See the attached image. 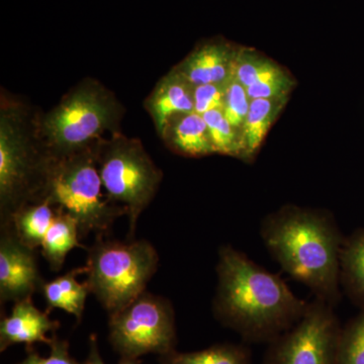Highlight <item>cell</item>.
Returning <instances> with one entry per match:
<instances>
[{
  "label": "cell",
  "instance_id": "cb8c5ba5",
  "mask_svg": "<svg viewBox=\"0 0 364 364\" xmlns=\"http://www.w3.org/2000/svg\"><path fill=\"white\" fill-rule=\"evenodd\" d=\"M251 98L247 90L232 75L228 81L226 97H225L224 112L229 123L241 132L244 122L250 107Z\"/></svg>",
  "mask_w": 364,
  "mask_h": 364
},
{
  "label": "cell",
  "instance_id": "5b68a950",
  "mask_svg": "<svg viewBox=\"0 0 364 364\" xmlns=\"http://www.w3.org/2000/svg\"><path fill=\"white\" fill-rule=\"evenodd\" d=\"M54 161L26 138L14 114L2 112L0 121V225L30 203L44 202Z\"/></svg>",
  "mask_w": 364,
  "mask_h": 364
},
{
  "label": "cell",
  "instance_id": "ffe728a7",
  "mask_svg": "<svg viewBox=\"0 0 364 364\" xmlns=\"http://www.w3.org/2000/svg\"><path fill=\"white\" fill-rule=\"evenodd\" d=\"M161 364H252L247 347L237 344H215L203 350L170 352L160 356Z\"/></svg>",
  "mask_w": 364,
  "mask_h": 364
},
{
  "label": "cell",
  "instance_id": "3957f363",
  "mask_svg": "<svg viewBox=\"0 0 364 364\" xmlns=\"http://www.w3.org/2000/svg\"><path fill=\"white\" fill-rule=\"evenodd\" d=\"M107 237H97L87 248L85 273L90 294L112 315L145 293L159 267V254L149 241Z\"/></svg>",
  "mask_w": 364,
  "mask_h": 364
},
{
  "label": "cell",
  "instance_id": "2e32d148",
  "mask_svg": "<svg viewBox=\"0 0 364 364\" xmlns=\"http://www.w3.org/2000/svg\"><path fill=\"white\" fill-rule=\"evenodd\" d=\"M85 272V267L75 268L62 277L43 284L41 291L44 296L48 310L59 309L73 315L80 322L90 289L87 282L81 284L78 282L77 277Z\"/></svg>",
  "mask_w": 364,
  "mask_h": 364
},
{
  "label": "cell",
  "instance_id": "6da1fadb",
  "mask_svg": "<svg viewBox=\"0 0 364 364\" xmlns=\"http://www.w3.org/2000/svg\"><path fill=\"white\" fill-rule=\"evenodd\" d=\"M213 313L249 342H272L303 317L309 301L233 246L219 249Z\"/></svg>",
  "mask_w": 364,
  "mask_h": 364
},
{
  "label": "cell",
  "instance_id": "5bb4252c",
  "mask_svg": "<svg viewBox=\"0 0 364 364\" xmlns=\"http://www.w3.org/2000/svg\"><path fill=\"white\" fill-rule=\"evenodd\" d=\"M162 136L167 145L179 154L200 157L215 153L207 123L195 112L173 117Z\"/></svg>",
  "mask_w": 364,
  "mask_h": 364
},
{
  "label": "cell",
  "instance_id": "52a82bcc",
  "mask_svg": "<svg viewBox=\"0 0 364 364\" xmlns=\"http://www.w3.org/2000/svg\"><path fill=\"white\" fill-rule=\"evenodd\" d=\"M109 343L121 358L138 359L176 350V312L169 299L145 293L109 315Z\"/></svg>",
  "mask_w": 364,
  "mask_h": 364
},
{
  "label": "cell",
  "instance_id": "ba28073f",
  "mask_svg": "<svg viewBox=\"0 0 364 364\" xmlns=\"http://www.w3.org/2000/svg\"><path fill=\"white\" fill-rule=\"evenodd\" d=\"M117 117V105L102 88L79 87L44 119L49 152L61 158L87 149V144L109 130Z\"/></svg>",
  "mask_w": 364,
  "mask_h": 364
},
{
  "label": "cell",
  "instance_id": "4316f807",
  "mask_svg": "<svg viewBox=\"0 0 364 364\" xmlns=\"http://www.w3.org/2000/svg\"><path fill=\"white\" fill-rule=\"evenodd\" d=\"M85 364H105L104 359L100 355L97 339L95 335H91L90 336V351H88L87 358H86Z\"/></svg>",
  "mask_w": 364,
  "mask_h": 364
},
{
  "label": "cell",
  "instance_id": "9c48e42d",
  "mask_svg": "<svg viewBox=\"0 0 364 364\" xmlns=\"http://www.w3.org/2000/svg\"><path fill=\"white\" fill-rule=\"evenodd\" d=\"M340 332L334 306L313 299L303 317L270 342L262 364H336Z\"/></svg>",
  "mask_w": 364,
  "mask_h": 364
},
{
  "label": "cell",
  "instance_id": "d4e9b609",
  "mask_svg": "<svg viewBox=\"0 0 364 364\" xmlns=\"http://www.w3.org/2000/svg\"><path fill=\"white\" fill-rule=\"evenodd\" d=\"M226 83H210L195 86V112L203 116L210 111L224 109L225 97L227 90Z\"/></svg>",
  "mask_w": 364,
  "mask_h": 364
},
{
  "label": "cell",
  "instance_id": "8992f818",
  "mask_svg": "<svg viewBox=\"0 0 364 364\" xmlns=\"http://www.w3.org/2000/svg\"><path fill=\"white\" fill-rule=\"evenodd\" d=\"M97 158L107 198L126 210L133 239L139 217L156 195L161 171L140 143L128 139H114L97 150Z\"/></svg>",
  "mask_w": 364,
  "mask_h": 364
},
{
  "label": "cell",
  "instance_id": "d6986e66",
  "mask_svg": "<svg viewBox=\"0 0 364 364\" xmlns=\"http://www.w3.org/2000/svg\"><path fill=\"white\" fill-rule=\"evenodd\" d=\"M340 284L364 310V229L344 239L340 255Z\"/></svg>",
  "mask_w": 364,
  "mask_h": 364
},
{
  "label": "cell",
  "instance_id": "7c38bea8",
  "mask_svg": "<svg viewBox=\"0 0 364 364\" xmlns=\"http://www.w3.org/2000/svg\"><path fill=\"white\" fill-rule=\"evenodd\" d=\"M236 53L225 43H207L196 48L176 70L193 86L226 83L233 74Z\"/></svg>",
  "mask_w": 364,
  "mask_h": 364
},
{
  "label": "cell",
  "instance_id": "7a4b0ae2",
  "mask_svg": "<svg viewBox=\"0 0 364 364\" xmlns=\"http://www.w3.org/2000/svg\"><path fill=\"white\" fill-rule=\"evenodd\" d=\"M260 236L280 267L335 306L340 299V255L344 239L325 210L286 205L267 215Z\"/></svg>",
  "mask_w": 364,
  "mask_h": 364
},
{
  "label": "cell",
  "instance_id": "484cf974",
  "mask_svg": "<svg viewBox=\"0 0 364 364\" xmlns=\"http://www.w3.org/2000/svg\"><path fill=\"white\" fill-rule=\"evenodd\" d=\"M50 354L43 358L38 352L31 351L28 356L18 364H81L72 358L69 352V344L65 340L59 339L56 335L52 337Z\"/></svg>",
  "mask_w": 364,
  "mask_h": 364
},
{
  "label": "cell",
  "instance_id": "603a6c76",
  "mask_svg": "<svg viewBox=\"0 0 364 364\" xmlns=\"http://www.w3.org/2000/svg\"><path fill=\"white\" fill-rule=\"evenodd\" d=\"M336 364H364V310L341 328Z\"/></svg>",
  "mask_w": 364,
  "mask_h": 364
},
{
  "label": "cell",
  "instance_id": "44dd1931",
  "mask_svg": "<svg viewBox=\"0 0 364 364\" xmlns=\"http://www.w3.org/2000/svg\"><path fill=\"white\" fill-rule=\"evenodd\" d=\"M272 59L248 48L237 49L233 65V77L244 87L262 85L286 72Z\"/></svg>",
  "mask_w": 364,
  "mask_h": 364
},
{
  "label": "cell",
  "instance_id": "277c9868",
  "mask_svg": "<svg viewBox=\"0 0 364 364\" xmlns=\"http://www.w3.org/2000/svg\"><path fill=\"white\" fill-rule=\"evenodd\" d=\"M97 163V151L90 149L54 157L48 181L46 200L75 220L81 240L92 233L107 236L114 221L127 215L102 195Z\"/></svg>",
  "mask_w": 364,
  "mask_h": 364
},
{
  "label": "cell",
  "instance_id": "ac0fdd59",
  "mask_svg": "<svg viewBox=\"0 0 364 364\" xmlns=\"http://www.w3.org/2000/svg\"><path fill=\"white\" fill-rule=\"evenodd\" d=\"M76 247L85 248L79 237L77 223L57 208L56 217L41 246L42 255L49 263L51 270L57 272L63 267L67 254Z\"/></svg>",
  "mask_w": 364,
  "mask_h": 364
},
{
  "label": "cell",
  "instance_id": "4fadbf2b",
  "mask_svg": "<svg viewBox=\"0 0 364 364\" xmlns=\"http://www.w3.org/2000/svg\"><path fill=\"white\" fill-rule=\"evenodd\" d=\"M195 86L174 69L158 82L146 107L162 136L173 117L195 112Z\"/></svg>",
  "mask_w": 364,
  "mask_h": 364
},
{
  "label": "cell",
  "instance_id": "30bf717a",
  "mask_svg": "<svg viewBox=\"0 0 364 364\" xmlns=\"http://www.w3.org/2000/svg\"><path fill=\"white\" fill-rule=\"evenodd\" d=\"M44 279L41 277L36 250L21 244L11 232L0 234V301H21L32 298L42 291Z\"/></svg>",
  "mask_w": 364,
  "mask_h": 364
},
{
  "label": "cell",
  "instance_id": "7402d4cb",
  "mask_svg": "<svg viewBox=\"0 0 364 364\" xmlns=\"http://www.w3.org/2000/svg\"><path fill=\"white\" fill-rule=\"evenodd\" d=\"M215 153L243 158L241 132L234 128L223 111H210L203 114Z\"/></svg>",
  "mask_w": 364,
  "mask_h": 364
},
{
  "label": "cell",
  "instance_id": "8fae6325",
  "mask_svg": "<svg viewBox=\"0 0 364 364\" xmlns=\"http://www.w3.org/2000/svg\"><path fill=\"white\" fill-rule=\"evenodd\" d=\"M14 304L11 315L2 318L0 322V351H6L16 344H26L28 347L33 343L50 345L52 338L47 334L56 331L59 323L52 321L48 313L33 305L32 298Z\"/></svg>",
  "mask_w": 364,
  "mask_h": 364
},
{
  "label": "cell",
  "instance_id": "83f0119b",
  "mask_svg": "<svg viewBox=\"0 0 364 364\" xmlns=\"http://www.w3.org/2000/svg\"><path fill=\"white\" fill-rule=\"evenodd\" d=\"M119 364H138V363H136V359L121 358Z\"/></svg>",
  "mask_w": 364,
  "mask_h": 364
},
{
  "label": "cell",
  "instance_id": "9a60e30c",
  "mask_svg": "<svg viewBox=\"0 0 364 364\" xmlns=\"http://www.w3.org/2000/svg\"><path fill=\"white\" fill-rule=\"evenodd\" d=\"M56 215L57 208L49 200L30 203L14 213L4 224L0 225V230H7L26 247L37 250L42 246Z\"/></svg>",
  "mask_w": 364,
  "mask_h": 364
},
{
  "label": "cell",
  "instance_id": "e0dca14e",
  "mask_svg": "<svg viewBox=\"0 0 364 364\" xmlns=\"http://www.w3.org/2000/svg\"><path fill=\"white\" fill-rule=\"evenodd\" d=\"M289 98H255L241 129L243 159H250L259 150L265 136L272 128Z\"/></svg>",
  "mask_w": 364,
  "mask_h": 364
}]
</instances>
